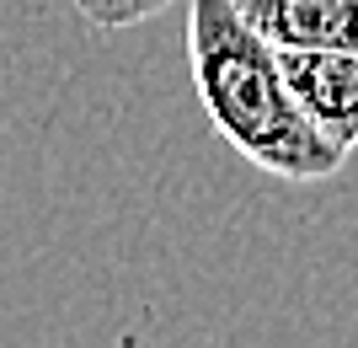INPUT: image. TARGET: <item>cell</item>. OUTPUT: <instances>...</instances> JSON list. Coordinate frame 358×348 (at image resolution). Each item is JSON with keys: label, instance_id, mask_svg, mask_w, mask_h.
<instances>
[{"label": "cell", "instance_id": "6da1fadb", "mask_svg": "<svg viewBox=\"0 0 358 348\" xmlns=\"http://www.w3.org/2000/svg\"><path fill=\"white\" fill-rule=\"evenodd\" d=\"M187 70L220 139L257 172L284 182H327L343 172L348 155L299 113L278 48L262 43L230 0L187 6Z\"/></svg>", "mask_w": 358, "mask_h": 348}, {"label": "cell", "instance_id": "7a4b0ae2", "mask_svg": "<svg viewBox=\"0 0 358 348\" xmlns=\"http://www.w3.org/2000/svg\"><path fill=\"white\" fill-rule=\"evenodd\" d=\"M284 81L315 134L343 155L358 151V54L353 48H278Z\"/></svg>", "mask_w": 358, "mask_h": 348}, {"label": "cell", "instance_id": "3957f363", "mask_svg": "<svg viewBox=\"0 0 358 348\" xmlns=\"http://www.w3.org/2000/svg\"><path fill=\"white\" fill-rule=\"evenodd\" d=\"M241 22L273 48H353L358 0H230Z\"/></svg>", "mask_w": 358, "mask_h": 348}, {"label": "cell", "instance_id": "277c9868", "mask_svg": "<svg viewBox=\"0 0 358 348\" xmlns=\"http://www.w3.org/2000/svg\"><path fill=\"white\" fill-rule=\"evenodd\" d=\"M166 6H177V0H75V11L80 22L96 32H123V27H139L150 16H161Z\"/></svg>", "mask_w": 358, "mask_h": 348}]
</instances>
